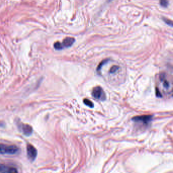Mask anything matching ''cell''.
Here are the masks:
<instances>
[{
	"instance_id": "6da1fadb",
	"label": "cell",
	"mask_w": 173,
	"mask_h": 173,
	"mask_svg": "<svg viewBox=\"0 0 173 173\" xmlns=\"http://www.w3.org/2000/svg\"><path fill=\"white\" fill-rule=\"evenodd\" d=\"M20 152V148L15 145H8L0 144V154L15 155Z\"/></svg>"
},
{
	"instance_id": "7a4b0ae2",
	"label": "cell",
	"mask_w": 173,
	"mask_h": 173,
	"mask_svg": "<svg viewBox=\"0 0 173 173\" xmlns=\"http://www.w3.org/2000/svg\"><path fill=\"white\" fill-rule=\"evenodd\" d=\"M93 97L98 100L104 101L106 100V94L102 88L100 86H95L92 91Z\"/></svg>"
},
{
	"instance_id": "3957f363",
	"label": "cell",
	"mask_w": 173,
	"mask_h": 173,
	"mask_svg": "<svg viewBox=\"0 0 173 173\" xmlns=\"http://www.w3.org/2000/svg\"><path fill=\"white\" fill-rule=\"evenodd\" d=\"M159 78L162 87L165 90L167 91L171 90V91H172V84L170 83V80L167 79L166 74L165 73H161L159 75Z\"/></svg>"
},
{
	"instance_id": "277c9868",
	"label": "cell",
	"mask_w": 173,
	"mask_h": 173,
	"mask_svg": "<svg viewBox=\"0 0 173 173\" xmlns=\"http://www.w3.org/2000/svg\"><path fill=\"white\" fill-rule=\"evenodd\" d=\"M26 150L28 159L31 161H34L37 156V150L36 148L31 144H28L27 145Z\"/></svg>"
},
{
	"instance_id": "5b68a950",
	"label": "cell",
	"mask_w": 173,
	"mask_h": 173,
	"mask_svg": "<svg viewBox=\"0 0 173 173\" xmlns=\"http://www.w3.org/2000/svg\"><path fill=\"white\" fill-rule=\"evenodd\" d=\"M152 119V115H143L134 117L132 118V120L136 122H142L143 124H148Z\"/></svg>"
},
{
	"instance_id": "8992f818",
	"label": "cell",
	"mask_w": 173,
	"mask_h": 173,
	"mask_svg": "<svg viewBox=\"0 0 173 173\" xmlns=\"http://www.w3.org/2000/svg\"><path fill=\"white\" fill-rule=\"evenodd\" d=\"M22 132L26 136H30L33 133V128L27 124H22L21 126Z\"/></svg>"
},
{
	"instance_id": "52a82bcc",
	"label": "cell",
	"mask_w": 173,
	"mask_h": 173,
	"mask_svg": "<svg viewBox=\"0 0 173 173\" xmlns=\"http://www.w3.org/2000/svg\"><path fill=\"white\" fill-rule=\"evenodd\" d=\"M75 39L73 37H66L64 39L63 42L62 43L63 47H71L75 42Z\"/></svg>"
},
{
	"instance_id": "ba28073f",
	"label": "cell",
	"mask_w": 173,
	"mask_h": 173,
	"mask_svg": "<svg viewBox=\"0 0 173 173\" xmlns=\"http://www.w3.org/2000/svg\"><path fill=\"white\" fill-rule=\"evenodd\" d=\"M9 167L6 166V165L0 163V173H7Z\"/></svg>"
},
{
	"instance_id": "9c48e42d",
	"label": "cell",
	"mask_w": 173,
	"mask_h": 173,
	"mask_svg": "<svg viewBox=\"0 0 173 173\" xmlns=\"http://www.w3.org/2000/svg\"><path fill=\"white\" fill-rule=\"evenodd\" d=\"M120 69V66L117 65H114L112 66V68L110 70V74H115Z\"/></svg>"
},
{
	"instance_id": "30bf717a",
	"label": "cell",
	"mask_w": 173,
	"mask_h": 173,
	"mask_svg": "<svg viewBox=\"0 0 173 173\" xmlns=\"http://www.w3.org/2000/svg\"><path fill=\"white\" fill-rule=\"evenodd\" d=\"M54 48L56 50H61L62 49L64 48V47L62 45V43L59 42V41H57V42H56L54 44Z\"/></svg>"
},
{
	"instance_id": "8fae6325",
	"label": "cell",
	"mask_w": 173,
	"mask_h": 173,
	"mask_svg": "<svg viewBox=\"0 0 173 173\" xmlns=\"http://www.w3.org/2000/svg\"><path fill=\"white\" fill-rule=\"evenodd\" d=\"M83 102H84V103L86 105L90 107V108H93V107H94V104H93V103L91 101H90V100H88V99H85L83 100Z\"/></svg>"
},
{
	"instance_id": "7c38bea8",
	"label": "cell",
	"mask_w": 173,
	"mask_h": 173,
	"mask_svg": "<svg viewBox=\"0 0 173 173\" xmlns=\"http://www.w3.org/2000/svg\"><path fill=\"white\" fill-rule=\"evenodd\" d=\"M108 61H109V60H104V61H103L98 66V68H97V71H98V72L100 71L101 70V69H102V66H103L104 65H105L106 64H107V63L108 62Z\"/></svg>"
},
{
	"instance_id": "4fadbf2b",
	"label": "cell",
	"mask_w": 173,
	"mask_h": 173,
	"mask_svg": "<svg viewBox=\"0 0 173 173\" xmlns=\"http://www.w3.org/2000/svg\"><path fill=\"white\" fill-rule=\"evenodd\" d=\"M7 173H18V172L16 168L14 167H9L8 171Z\"/></svg>"
},
{
	"instance_id": "5bb4252c",
	"label": "cell",
	"mask_w": 173,
	"mask_h": 173,
	"mask_svg": "<svg viewBox=\"0 0 173 173\" xmlns=\"http://www.w3.org/2000/svg\"><path fill=\"white\" fill-rule=\"evenodd\" d=\"M169 3L167 1H161L160 2V5L163 7H167L168 6Z\"/></svg>"
},
{
	"instance_id": "9a60e30c",
	"label": "cell",
	"mask_w": 173,
	"mask_h": 173,
	"mask_svg": "<svg viewBox=\"0 0 173 173\" xmlns=\"http://www.w3.org/2000/svg\"><path fill=\"white\" fill-rule=\"evenodd\" d=\"M163 21H164V22L167 24L170 25L171 26H173V22H172V21L169 20H168V19H167V18H163Z\"/></svg>"
}]
</instances>
